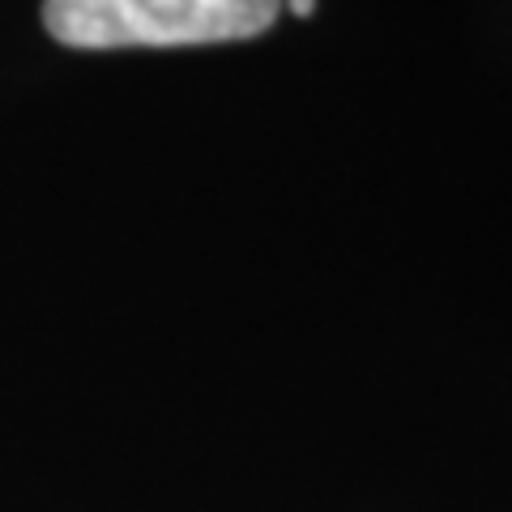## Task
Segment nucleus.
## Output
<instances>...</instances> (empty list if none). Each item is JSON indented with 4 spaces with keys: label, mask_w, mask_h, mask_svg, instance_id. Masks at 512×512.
<instances>
[{
    "label": "nucleus",
    "mask_w": 512,
    "mask_h": 512,
    "mask_svg": "<svg viewBox=\"0 0 512 512\" xmlns=\"http://www.w3.org/2000/svg\"><path fill=\"white\" fill-rule=\"evenodd\" d=\"M278 13L282 0H43L47 35L77 52L252 39Z\"/></svg>",
    "instance_id": "nucleus-1"
},
{
    "label": "nucleus",
    "mask_w": 512,
    "mask_h": 512,
    "mask_svg": "<svg viewBox=\"0 0 512 512\" xmlns=\"http://www.w3.org/2000/svg\"><path fill=\"white\" fill-rule=\"evenodd\" d=\"M286 9L295 13V18H312V9H316V0H282Z\"/></svg>",
    "instance_id": "nucleus-2"
}]
</instances>
